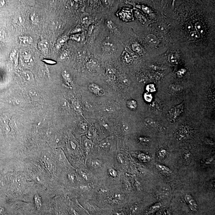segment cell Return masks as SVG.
Masks as SVG:
<instances>
[{
  "label": "cell",
  "mask_w": 215,
  "mask_h": 215,
  "mask_svg": "<svg viewBox=\"0 0 215 215\" xmlns=\"http://www.w3.org/2000/svg\"><path fill=\"white\" fill-rule=\"evenodd\" d=\"M30 19L31 23L34 24H36L38 22L36 14L34 13L31 14L30 15Z\"/></svg>",
  "instance_id": "cell-20"
},
{
  "label": "cell",
  "mask_w": 215,
  "mask_h": 215,
  "mask_svg": "<svg viewBox=\"0 0 215 215\" xmlns=\"http://www.w3.org/2000/svg\"><path fill=\"white\" fill-rule=\"evenodd\" d=\"M157 27L159 31L162 33L166 32L167 31V27L162 23H159V24H157Z\"/></svg>",
  "instance_id": "cell-18"
},
{
  "label": "cell",
  "mask_w": 215,
  "mask_h": 215,
  "mask_svg": "<svg viewBox=\"0 0 215 215\" xmlns=\"http://www.w3.org/2000/svg\"><path fill=\"white\" fill-rule=\"evenodd\" d=\"M110 146L109 143L107 140H104V141H102L100 144L101 147L104 149H108Z\"/></svg>",
  "instance_id": "cell-22"
},
{
  "label": "cell",
  "mask_w": 215,
  "mask_h": 215,
  "mask_svg": "<svg viewBox=\"0 0 215 215\" xmlns=\"http://www.w3.org/2000/svg\"><path fill=\"white\" fill-rule=\"evenodd\" d=\"M166 151L164 149H161V150L159 152V156L161 157V158H164V157L166 156Z\"/></svg>",
  "instance_id": "cell-34"
},
{
  "label": "cell",
  "mask_w": 215,
  "mask_h": 215,
  "mask_svg": "<svg viewBox=\"0 0 215 215\" xmlns=\"http://www.w3.org/2000/svg\"><path fill=\"white\" fill-rule=\"evenodd\" d=\"M116 215H125V213L123 211H119V212H116Z\"/></svg>",
  "instance_id": "cell-41"
},
{
  "label": "cell",
  "mask_w": 215,
  "mask_h": 215,
  "mask_svg": "<svg viewBox=\"0 0 215 215\" xmlns=\"http://www.w3.org/2000/svg\"><path fill=\"white\" fill-rule=\"evenodd\" d=\"M146 89L149 92L152 93L155 91V88L153 85H148L146 87Z\"/></svg>",
  "instance_id": "cell-30"
},
{
  "label": "cell",
  "mask_w": 215,
  "mask_h": 215,
  "mask_svg": "<svg viewBox=\"0 0 215 215\" xmlns=\"http://www.w3.org/2000/svg\"><path fill=\"white\" fill-rule=\"evenodd\" d=\"M192 25L191 24H188L187 26V30L189 31H192Z\"/></svg>",
  "instance_id": "cell-40"
},
{
  "label": "cell",
  "mask_w": 215,
  "mask_h": 215,
  "mask_svg": "<svg viewBox=\"0 0 215 215\" xmlns=\"http://www.w3.org/2000/svg\"><path fill=\"white\" fill-rule=\"evenodd\" d=\"M107 25L108 27L110 29H112L113 27V23L112 22V21H108L107 22Z\"/></svg>",
  "instance_id": "cell-38"
},
{
  "label": "cell",
  "mask_w": 215,
  "mask_h": 215,
  "mask_svg": "<svg viewBox=\"0 0 215 215\" xmlns=\"http://www.w3.org/2000/svg\"><path fill=\"white\" fill-rule=\"evenodd\" d=\"M161 206H162V205H161V203H156V204H154V205H153L152 206L149 208L148 212H149V213H153V212H155L156 211L160 209L161 208Z\"/></svg>",
  "instance_id": "cell-13"
},
{
  "label": "cell",
  "mask_w": 215,
  "mask_h": 215,
  "mask_svg": "<svg viewBox=\"0 0 215 215\" xmlns=\"http://www.w3.org/2000/svg\"><path fill=\"white\" fill-rule=\"evenodd\" d=\"M164 215H169L167 212H165Z\"/></svg>",
  "instance_id": "cell-45"
},
{
  "label": "cell",
  "mask_w": 215,
  "mask_h": 215,
  "mask_svg": "<svg viewBox=\"0 0 215 215\" xmlns=\"http://www.w3.org/2000/svg\"><path fill=\"white\" fill-rule=\"evenodd\" d=\"M86 68L90 71L95 72L100 69V65L98 61L95 59H91L86 63Z\"/></svg>",
  "instance_id": "cell-2"
},
{
  "label": "cell",
  "mask_w": 215,
  "mask_h": 215,
  "mask_svg": "<svg viewBox=\"0 0 215 215\" xmlns=\"http://www.w3.org/2000/svg\"><path fill=\"white\" fill-rule=\"evenodd\" d=\"M82 177L83 178V179H84L85 180H87L88 179V177L87 175H86L84 173H82Z\"/></svg>",
  "instance_id": "cell-42"
},
{
  "label": "cell",
  "mask_w": 215,
  "mask_h": 215,
  "mask_svg": "<svg viewBox=\"0 0 215 215\" xmlns=\"http://www.w3.org/2000/svg\"><path fill=\"white\" fill-rule=\"evenodd\" d=\"M137 209H138V206L137 205H134L131 207L129 209V212L132 215L134 214L137 212Z\"/></svg>",
  "instance_id": "cell-28"
},
{
  "label": "cell",
  "mask_w": 215,
  "mask_h": 215,
  "mask_svg": "<svg viewBox=\"0 0 215 215\" xmlns=\"http://www.w3.org/2000/svg\"><path fill=\"white\" fill-rule=\"evenodd\" d=\"M20 43L24 46H31L33 43V39L31 37L27 36H20L19 38Z\"/></svg>",
  "instance_id": "cell-4"
},
{
  "label": "cell",
  "mask_w": 215,
  "mask_h": 215,
  "mask_svg": "<svg viewBox=\"0 0 215 215\" xmlns=\"http://www.w3.org/2000/svg\"><path fill=\"white\" fill-rule=\"evenodd\" d=\"M63 76L67 80L69 81H70V76H69V74H68V73H67L66 71H64L63 72Z\"/></svg>",
  "instance_id": "cell-37"
},
{
  "label": "cell",
  "mask_w": 215,
  "mask_h": 215,
  "mask_svg": "<svg viewBox=\"0 0 215 215\" xmlns=\"http://www.w3.org/2000/svg\"><path fill=\"white\" fill-rule=\"evenodd\" d=\"M113 199L119 201V200H123L124 199V196L121 194H115L114 195Z\"/></svg>",
  "instance_id": "cell-26"
},
{
  "label": "cell",
  "mask_w": 215,
  "mask_h": 215,
  "mask_svg": "<svg viewBox=\"0 0 215 215\" xmlns=\"http://www.w3.org/2000/svg\"><path fill=\"white\" fill-rule=\"evenodd\" d=\"M70 38L72 40H75L76 41L80 42L83 40V36L82 35L76 34V35H72Z\"/></svg>",
  "instance_id": "cell-17"
},
{
  "label": "cell",
  "mask_w": 215,
  "mask_h": 215,
  "mask_svg": "<svg viewBox=\"0 0 215 215\" xmlns=\"http://www.w3.org/2000/svg\"><path fill=\"white\" fill-rule=\"evenodd\" d=\"M127 106L129 109L135 110L137 107V102L133 100H131L127 102Z\"/></svg>",
  "instance_id": "cell-12"
},
{
  "label": "cell",
  "mask_w": 215,
  "mask_h": 215,
  "mask_svg": "<svg viewBox=\"0 0 215 215\" xmlns=\"http://www.w3.org/2000/svg\"><path fill=\"white\" fill-rule=\"evenodd\" d=\"M22 56H23L24 60L26 62H28L29 61L31 58V55L30 52L27 51H24L22 52Z\"/></svg>",
  "instance_id": "cell-16"
},
{
  "label": "cell",
  "mask_w": 215,
  "mask_h": 215,
  "mask_svg": "<svg viewBox=\"0 0 215 215\" xmlns=\"http://www.w3.org/2000/svg\"><path fill=\"white\" fill-rule=\"evenodd\" d=\"M171 89L172 90H174V91H180L182 89L181 88L177 85H172Z\"/></svg>",
  "instance_id": "cell-36"
},
{
  "label": "cell",
  "mask_w": 215,
  "mask_h": 215,
  "mask_svg": "<svg viewBox=\"0 0 215 215\" xmlns=\"http://www.w3.org/2000/svg\"><path fill=\"white\" fill-rule=\"evenodd\" d=\"M69 176H70V178H71V180H73V179H74V177H73V175H69Z\"/></svg>",
  "instance_id": "cell-44"
},
{
  "label": "cell",
  "mask_w": 215,
  "mask_h": 215,
  "mask_svg": "<svg viewBox=\"0 0 215 215\" xmlns=\"http://www.w3.org/2000/svg\"><path fill=\"white\" fill-rule=\"evenodd\" d=\"M157 215H162L161 213H159V214H157Z\"/></svg>",
  "instance_id": "cell-46"
},
{
  "label": "cell",
  "mask_w": 215,
  "mask_h": 215,
  "mask_svg": "<svg viewBox=\"0 0 215 215\" xmlns=\"http://www.w3.org/2000/svg\"><path fill=\"white\" fill-rule=\"evenodd\" d=\"M195 28L196 31L199 34H203L204 32V27L203 24L200 23H197L195 24Z\"/></svg>",
  "instance_id": "cell-15"
},
{
  "label": "cell",
  "mask_w": 215,
  "mask_h": 215,
  "mask_svg": "<svg viewBox=\"0 0 215 215\" xmlns=\"http://www.w3.org/2000/svg\"><path fill=\"white\" fill-rule=\"evenodd\" d=\"M183 108V104L182 103L170 109L168 113V118L170 121H175L177 118L182 113Z\"/></svg>",
  "instance_id": "cell-1"
},
{
  "label": "cell",
  "mask_w": 215,
  "mask_h": 215,
  "mask_svg": "<svg viewBox=\"0 0 215 215\" xmlns=\"http://www.w3.org/2000/svg\"><path fill=\"white\" fill-rule=\"evenodd\" d=\"M117 159L119 162L122 164H124L125 162V159L122 155L121 154L118 155L117 156Z\"/></svg>",
  "instance_id": "cell-31"
},
{
  "label": "cell",
  "mask_w": 215,
  "mask_h": 215,
  "mask_svg": "<svg viewBox=\"0 0 215 215\" xmlns=\"http://www.w3.org/2000/svg\"><path fill=\"white\" fill-rule=\"evenodd\" d=\"M67 36H63L57 40V44H56V47L57 49H60L62 47V46L64 45V43L67 40Z\"/></svg>",
  "instance_id": "cell-9"
},
{
  "label": "cell",
  "mask_w": 215,
  "mask_h": 215,
  "mask_svg": "<svg viewBox=\"0 0 215 215\" xmlns=\"http://www.w3.org/2000/svg\"><path fill=\"white\" fill-rule=\"evenodd\" d=\"M43 61L49 65H55L56 64V61L51 60H47V59L46 60H46H43Z\"/></svg>",
  "instance_id": "cell-35"
},
{
  "label": "cell",
  "mask_w": 215,
  "mask_h": 215,
  "mask_svg": "<svg viewBox=\"0 0 215 215\" xmlns=\"http://www.w3.org/2000/svg\"><path fill=\"white\" fill-rule=\"evenodd\" d=\"M109 174L112 177H116L117 176V172L113 169H110L108 170Z\"/></svg>",
  "instance_id": "cell-24"
},
{
  "label": "cell",
  "mask_w": 215,
  "mask_h": 215,
  "mask_svg": "<svg viewBox=\"0 0 215 215\" xmlns=\"http://www.w3.org/2000/svg\"><path fill=\"white\" fill-rule=\"evenodd\" d=\"M144 99L146 100V101L148 102H151L152 100L153 97L152 96L151 94L149 93H146L144 95Z\"/></svg>",
  "instance_id": "cell-23"
},
{
  "label": "cell",
  "mask_w": 215,
  "mask_h": 215,
  "mask_svg": "<svg viewBox=\"0 0 215 215\" xmlns=\"http://www.w3.org/2000/svg\"><path fill=\"white\" fill-rule=\"evenodd\" d=\"M122 82H123V83L126 84H129V81H128V79L127 78H122Z\"/></svg>",
  "instance_id": "cell-39"
},
{
  "label": "cell",
  "mask_w": 215,
  "mask_h": 215,
  "mask_svg": "<svg viewBox=\"0 0 215 215\" xmlns=\"http://www.w3.org/2000/svg\"><path fill=\"white\" fill-rule=\"evenodd\" d=\"M188 204L190 209L194 212H195L197 210L198 205L197 203L195 200H194L193 198L190 199L187 202Z\"/></svg>",
  "instance_id": "cell-8"
},
{
  "label": "cell",
  "mask_w": 215,
  "mask_h": 215,
  "mask_svg": "<svg viewBox=\"0 0 215 215\" xmlns=\"http://www.w3.org/2000/svg\"><path fill=\"white\" fill-rule=\"evenodd\" d=\"M91 166L95 168L101 167L102 166L101 161L99 159H93L91 161Z\"/></svg>",
  "instance_id": "cell-14"
},
{
  "label": "cell",
  "mask_w": 215,
  "mask_h": 215,
  "mask_svg": "<svg viewBox=\"0 0 215 215\" xmlns=\"http://www.w3.org/2000/svg\"><path fill=\"white\" fill-rule=\"evenodd\" d=\"M85 147L88 148V149H90L93 147V144L91 141L89 140H86L85 142Z\"/></svg>",
  "instance_id": "cell-32"
},
{
  "label": "cell",
  "mask_w": 215,
  "mask_h": 215,
  "mask_svg": "<svg viewBox=\"0 0 215 215\" xmlns=\"http://www.w3.org/2000/svg\"><path fill=\"white\" fill-rule=\"evenodd\" d=\"M104 52L107 54H111L115 52V47L113 43L107 41L104 43L103 45Z\"/></svg>",
  "instance_id": "cell-3"
},
{
  "label": "cell",
  "mask_w": 215,
  "mask_h": 215,
  "mask_svg": "<svg viewBox=\"0 0 215 215\" xmlns=\"http://www.w3.org/2000/svg\"><path fill=\"white\" fill-rule=\"evenodd\" d=\"M132 49L135 52L137 53H141L142 52V50L140 46L137 44H133L132 46Z\"/></svg>",
  "instance_id": "cell-21"
},
{
  "label": "cell",
  "mask_w": 215,
  "mask_h": 215,
  "mask_svg": "<svg viewBox=\"0 0 215 215\" xmlns=\"http://www.w3.org/2000/svg\"><path fill=\"white\" fill-rule=\"evenodd\" d=\"M126 186L127 188H128V189H130L131 188V185L130 184H129V183H127L126 184Z\"/></svg>",
  "instance_id": "cell-43"
},
{
  "label": "cell",
  "mask_w": 215,
  "mask_h": 215,
  "mask_svg": "<svg viewBox=\"0 0 215 215\" xmlns=\"http://www.w3.org/2000/svg\"><path fill=\"white\" fill-rule=\"evenodd\" d=\"M89 89L94 93L101 95L104 93L103 89L95 84H91L89 86Z\"/></svg>",
  "instance_id": "cell-5"
},
{
  "label": "cell",
  "mask_w": 215,
  "mask_h": 215,
  "mask_svg": "<svg viewBox=\"0 0 215 215\" xmlns=\"http://www.w3.org/2000/svg\"><path fill=\"white\" fill-rule=\"evenodd\" d=\"M145 122L147 124L152 127V128H156L158 126V124H157V122L155 121L153 119L147 118L145 119Z\"/></svg>",
  "instance_id": "cell-11"
},
{
  "label": "cell",
  "mask_w": 215,
  "mask_h": 215,
  "mask_svg": "<svg viewBox=\"0 0 215 215\" xmlns=\"http://www.w3.org/2000/svg\"><path fill=\"white\" fill-rule=\"evenodd\" d=\"M81 20L83 23L88 24L90 22L89 17L88 16L86 15H83L81 17Z\"/></svg>",
  "instance_id": "cell-25"
},
{
  "label": "cell",
  "mask_w": 215,
  "mask_h": 215,
  "mask_svg": "<svg viewBox=\"0 0 215 215\" xmlns=\"http://www.w3.org/2000/svg\"><path fill=\"white\" fill-rule=\"evenodd\" d=\"M190 37L192 39H197L200 38V34L196 31H191L189 35Z\"/></svg>",
  "instance_id": "cell-19"
},
{
  "label": "cell",
  "mask_w": 215,
  "mask_h": 215,
  "mask_svg": "<svg viewBox=\"0 0 215 215\" xmlns=\"http://www.w3.org/2000/svg\"><path fill=\"white\" fill-rule=\"evenodd\" d=\"M69 51L67 50L64 51L61 54L60 58H61V60H65V58H66L69 56Z\"/></svg>",
  "instance_id": "cell-27"
},
{
  "label": "cell",
  "mask_w": 215,
  "mask_h": 215,
  "mask_svg": "<svg viewBox=\"0 0 215 215\" xmlns=\"http://www.w3.org/2000/svg\"><path fill=\"white\" fill-rule=\"evenodd\" d=\"M149 44L155 45L158 42V40L155 36L153 35H148L146 38Z\"/></svg>",
  "instance_id": "cell-10"
},
{
  "label": "cell",
  "mask_w": 215,
  "mask_h": 215,
  "mask_svg": "<svg viewBox=\"0 0 215 215\" xmlns=\"http://www.w3.org/2000/svg\"><path fill=\"white\" fill-rule=\"evenodd\" d=\"M156 167L159 171L166 175H170L172 173V171L170 168L163 165L157 164L156 165Z\"/></svg>",
  "instance_id": "cell-7"
},
{
  "label": "cell",
  "mask_w": 215,
  "mask_h": 215,
  "mask_svg": "<svg viewBox=\"0 0 215 215\" xmlns=\"http://www.w3.org/2000/svg\"><path fill=\"white\" fill-rule=\"evenodd\" d=\"M39 49L44 53H47L49 47V43L47 40L41 41L38 44Z\"/></svg>",
  "instance_id": "cell-6"
},
{
  "label": "cell",
  "mask_w": 215,
  "mask_h": 215,
  "mask_svg": "<svg viewBox=\"0 0 215 215\" xmlns=\"http://www.w3.org/2000/svg\"><path fill=\"white\" fill-rule=\"evenodd\" d=\"M169 60L171 63H175L177 62V57L174 55H170L169 57Z\"/></svg>",
  "instance_id": "cell-29"
},
{
  "label": "cell",
  "mask_w": 215,
  "mask_h": 215,
  "mask_svg": "<svg viewBox=\"0 0 215 215\" xmlns=\"http://www.w3.org/2000/svg\"><path fill=\"white\" fill-rule=\"evenodd\" d=\"M139 140L141 142L144 143H148L150 141V139L148 138L147 137H140L139 138Z\"/></svg>",
  "instance_id": "cell-33"
}]
</instances>
